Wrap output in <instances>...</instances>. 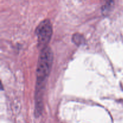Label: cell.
Segmentation results:
<instances>
[{"label":"cell","mask_w":123,"mask_h":123,"mask_svg":"<svg viewBox=\"0 0 123 123\" xmlns=\"http://www.w3.org/2000/svg\"><path fill=\"white\" fill-rule=\"evenodd\" d=\"M53 62V53L51 49L46 46L42 49L38 58L37 68V82L38 87L42 85L49 75Z\"/></svg>","instance_id":"obj_1"},{"label":"cell","mask_w":123,"mask_h":123,"mask_svg":"<svg viewBox=\"0 0 123 123\" xmlns=\"http://www.w3.org/2000/svg\"><path fill=\"white\" fill-rule=\"evenodd\" d=\"M38 43L43 49L47 46L52 34V26L49 20L42 22L36 30Z\"/></svg>","instance_id":"obj_2"},{"label":"cell","mask_w":123,"mask_h":123,"mask_svg":"<svg viewBox=\"0 0 123 123\" xmlns=\"http://www.w3.org/2000/svg\"><path fill=\"white\" fill-rule=\"evenodd\" d=\"M83 40H84V38L82 37V36L80 34H76L74 35L73 37V42L77 44H82V43H83Z\"/></svg>","instance_id":"obj_3"}]
</instances>
